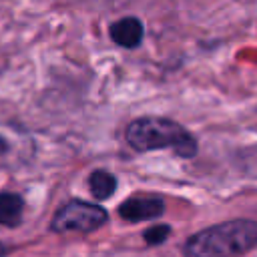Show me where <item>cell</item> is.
I'll use <instances>...</instances> for the list:
<instances>
[{
	"label": "cell",
	"mask_w": 257,
	"mask_h": 257,
	"mask_svg": "<svg viewBox=\"0 0 257 257\" xmlns=\"http://www.w3.org/2000/svg\"><path fill=\"white\" fill-rule=\"evenodd\" d=\"M257 245V223L233 219L191 235L183 247L185 257H239Z\"/></svg>",
	"instance_id": "cell-1"
},
{
	"label": "cell",
	"mask_w": 257,
	"mask_h": 257,
	"mask_svg": "<svg viewBox=\"0 0 257 257\" xmlns=\"http://www.w3.org/2000/svg\"><path fill=\"white\" fill-rule=\"evenodd\" d=\"M108 34L114 44L122 48H137L143 42L145 26L137 16H124V18L114 20L108 26Z\"/></svg>",
	"instance_id": "cell-5"
},
{
	"label": "cell",
	"mask_w": 257,
	"mask_h": 257,
	"mask_svg": "<svg viewBox=\"0 0 257 257\" xmlns=\"http://www.w3.org/2000/svg\"><path fill=\"white\" fill-rule=\"evenodd\" d=\"M169 235H171V227H169V225H153L151 229L145 231V241H147L149 245H159V243H163Z\"/></svg>",
	"instance_id": "cell-8"
},
{
	"label": "cell",
	"mask_w": 257,
	"mask_h": 257,
	"mask_svg": "<svg viewBox=\"0 0 257 257\" xmlns=\"http://www.w3.org/2000/svg\"><path fill=\"white\" fill-rule=\"evenodd\" d=\"M106 219H108V215L102 207L74 199L56 211V215L52 217L50 229L56 233H72V231L90 233V231L102 227L106 223Z\"/></svg>",
	"instance_id": "cell-3"
},
{
	"label": "cell",
	"mask_w": 257,
	"mask_h": 257,
	"mask_svg": "<svg viewBox=\"0 0 257 257\" xmlns=\"http://www.w3.org/2000/svg\"><path fill=\"white\" fill-rule=\"evenodd\" d=\"M165 211V203L159 197H131L118 207V215L124 221H149L161 217Z\"/></svg>",
	"instance_id": "cell-4"
},
{
	"label": "cell",
	"mask_w": 257,
	"mask_h": 257,
	"mask_svg": "<svg viewBox=\"0 0 257 257\" xmlns=\"http://www.w3.org/2000/svg\"><path fill=\"white\" fill-rule=\"evenodd\" d=\"M4 253H6V249H4V245H2V243H0V257H2V255H4Z\"/></svg>",
	"instance_id": "cell-9"
},
{
	"label": "cell",
	"mask_w": 257,
	"mask_h": 257,
	"mask_svg": "<svg viewBox=\"0 0 257 257\" xmlns=\"http://www.w3.org/2000/svg\"><path fill=\"white\" fill-rule=\"evenodd\" d=\"M126 143L141 153L171 149L179 157H195L197 141L179 122L165 116H141L126 126Z\"/></svg>",
	"instance_id": "cell-2"
},
{
	"label": "cell",
	"mask_w": 257,
	"mask_h": 257,
	"mask_svg": "<svg viewBox=\"0 0 257 257\" xmlns=\"http://www.w3.org/2000/svg\"><path fill=\"white\" fill-rule=\"evenodd\" d=\"M88 187L94 199H108L116 191V179L108 171H92L88 177Z\"/></svg>",
	"instance_id": "cell-7"
},
{
	"label": "cell",
	"mask_w": 257,
	"mask_h": 257,
	"mask_svg": "<svg viewBox=\"0 0 257 257\" xmlns=\"http://www.w3.org/2000/svg\"><path fill=\"white\" fill-rule=\"evenodd\" d=\"M22 209H24V201L20 195L8 191L0 193V225L6 227L18 225L22 219Z\"/></svg>",
	"instance_id": "cell-6"
}]
</instances>
